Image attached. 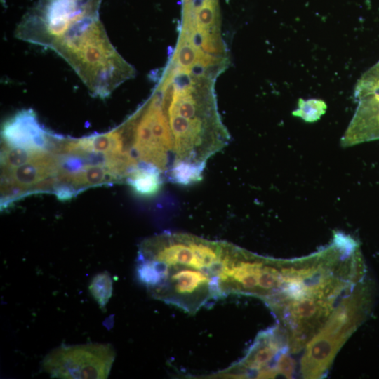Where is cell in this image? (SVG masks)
I'll use <instances>...</instances> for the list:
<instances>
[{"label":"cell","mask_w":379,"mask_h":379,"mask_svg":"<svg viewBox=\"0 0 379 379\" xmlns=\"http://www.w3.org/2000/svg\"><path fill=\"white\" fill-rule=\"evenodd\" d=\"M228 242L165 232L138 248L136 274L154 299L194 314L225 298L221 274Z\"/></svg>","instance_id":"1"},{"label":"cell","mask_w":379,"mask_h":379,"mask_svg":"<svg viewBox=\"0 0 379 379\" xmlns=\"http://www.w3.org/2000/svg\"><path fill=\"white\" fill-rule=\"evenodd\" d=\"M63 58L73 67L91 91L108 95L134 70L118 54L98 18L74 33L65 44Z\"/></svg>","instance_id":"2"},{"label":"cell","mask_w":379,"mask_h":379,"mask_svg":"<svg viewBox=\"0 0 379 379\" xmlns=\"http://www.w3.org/2000/svg\"><path fill=\"white\" fill-rule=\"evenodd\" d=\"M371 293L363 280L338 302L328 319L302 350L300 375L306 379L324 378L343 345L370 312Z\"/></svg>","instance_id":"3"},{"label":"cell","mask_w":379,"mask_h":379,"mask_svg":"<svg viewBox=\"0 0 379 379\" xmlns=\"http://www.w3.org/2000/svg\"><path fill=\"white\" fill-rule=\"evenodd\" d=\"M289 338L279 324L259 333L245 356L216 376L291 378L296 369Z\"/></svg>","instance_id":"4"},{"label":"cell","mask_w":379,"mask_h":379,"mask_svg":"<svg viewBox=\"0 0 379 379\" xmlns=\"http://www.w3.org/2000/svg\"><path fill=\"white\" fill-rule=\"evenodd\" d=\"M114 358L109 344L61 346L45 357L42 367L52 378H107Z\"/></svg>","instance_id":"5"},{"label":"cell","mask_w":379,"mask_h":379,"mask_svg":"<svg viewBox=\"0 0 379 379\" xmlns=\"http://www.w3.org/2000/svg\"><path fill=\"white\" fill-rule=\"evenodd\" d=\"M57 169L58 157L49 152L15 168L3 170L1 194L5 197L10 192L11 196H20L21 191L48 188Z\"/></svg>","instance_id":"6"},{"label":"cell","mask_w":379,"mask_h":379,"mask_svg":"<svg viewBox=\"0 0 379 379\" xmlns=\"http://www.w3.org/2000/svg\"><path fill=\"white\" fill-rule=\"evenodd\" d=\"M1 135L5 145L27 150L48 151L58 143V138L44 129L31 109L21 111L4 123Z\"/></svg>","instance_id":"7"},{"label":"cell","mask_w":379,"mask_h":379,"mask_svg":"<svg viewBox=\"0 0 379 379\" xmlns=\"http://www.w3.org/2000/svg\"><path fill=\"white\" fill-rule=\"evenodd\" d=\"M126 182L139 195L149 197L157 193L165 181L157 170L141 166L133 170Z\"/></svg>","instance_id":"8"},{"label":"cell","mask_w":379,"mask_h":379,"mask_svg":"<svg viewBox=\"0 0 379 379\" xmlns=\"http://www.w3.org/2000/svg\"><path fill=\"white\" fill-rule=\"evenodd\" d=\"M49 151H33L4 145L1 151V169L11 170L41 157Z\"/></svg>","instance_id":"9"},{"label":"cell","mask_w":379,"mask_h":379,"mask_svg":"<svg viewBox=\"0 0 379 379\" xmlns=\"http://www.w3.org/2000/svg\"><path fill=\"white\" fill-rule=\"evenodd\" d=\"M327 105L320 99L300 98L298 102V108L293 111L292 114L300 117L305 122L313 123L319 121L326 113Z\"/></svg>","instance_id":"10"},{"label":"cell","mask_w":379,"mask_h":379,"mask_svg":"<svg viewBox=\"0 0 379 379\" xmlns=\"http://www.w3.org/2000/svg\"><path fill=\"white\" fill-rule=\"evenodd\" d=\"M89 290L100 307L105 309L112 293V281L107 272L95 276L91 281Z\"/></svg>","instance_id":"11"}]
</instances>
